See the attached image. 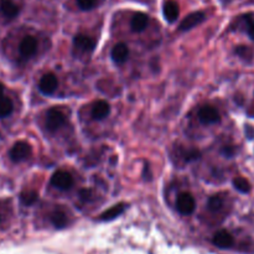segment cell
<instances>
[{
  "instance_id": "6",
  "label": "cell",
  "mask_w": 254,
  "mask_h": 254,
  "mask_svg": "<svg viewBox=\"0 0 254 254\" xmlns=\"http://www.w3.org/2000/svg\"><path fill=\"white\" fill-rule=\"evenodd\" d=\"M57 86H59V81H57V77L54 73L44 74L42 78L40 79V91L44 94H52L56 91Z\"/></svg>"
},
{
  "instance_id": "1",
  "label": "cell",
  "mask_w": 254,
  "mask_h": 254,
  "mask_svg": "<svg viewBox=\"0 0 254 254\" xmlns=\"http://www.w3.org/2000/svg\"><path fill=\"white\" fill-rule=\"evenodd\" d=\"M9 155L14 163H21V161L29 159V156L31 155V146L25 141H17L10 149Z\"/></svg>"
},
{
  "instance_id": "18",
  "label": "cell",
  "mask_w": 254,
  "mask_h": 254,
  "mask_svg": "<svg viewBox=\"0 0 254 254\" xmlns=\"http://www.w3.org/2000/svg\"><path fill=\"white\" fill-rule=\"evenodd\" d=\"M12 108H14L12 102L7 97L0 98V118H5V117L10 116L12 112Z\"/></svg>"
},
{
  "instance_id": "26",
  "label": "cell",
  "mask_w": 254,
  "mask_h": 254,
  "mask_svg": "<svg viewBox=\"0 0 254 254\" xmlns=\"http://www.w3.org/2000/svg\"><path fill=\"white\" fill-rule=\"evenodd\" d=\"M198 156H200V154H198V151H196V150L188 151V153L185 154V159H186V160H188V161L196 160V159H198Z\"/></svg>"
},
{
  "instance_id": "9",
  "label": "cell",
  "mask_w": 254,
  "mask_h": 254,
  "mask_svg": "<svg viewBox=\"0 0 254 254\" xmlns=\"http://www.w3.org/2000/svg\"><path fill=\"white\" fill-rule=\"evenodd\" d=\"M0 10L7 20H12L19 15L20 5L14 0H1L0 1Z\"/></svg>"
},
{
  "instance_id": "29",
  "label": "cell",
  "mask_w": 254,
  "mask_h": 254,
  "mask_svg": "<svg viewBox=\"0 0 254 254\" xmlns=\"http://www.w3.org/2000/svg\"><path fill=\"white\" fill-rule=\"evenodd\" d=\"M1 221H2V217H1V215H0V223H1Z\"/></svg>"
},
{
  "instance_id": "7",
  "label": "cell",
  "mask_w": 254,
  "mask_h": 254,
  "mask_svg": "<svg viewBox=\"0 0 254 254\" xmlns=\"http://www.w3.org/2000/svg\"><path fill=\"white\" fill-rule=\"evenodd\" d=\"M37 50V41L34 36H25L22 39V41L20 42V46H19V51L21 54V56L29 57L34 56L35 52Z\"/></svg>"
},
{
  "instance_id": "27",
  "label": "cell",
  "mask_w": 254,
  "mask_h": 254,
  "mask_svg": "<svg viewBox=\"0 0 254 254\" xmlns=\"http://www.w3.org/2000/svg\"><path fill=\"white\" fill-rule=\"evenodd\" d=\"M223 154H226L227 156H232L235 154V149H233V146H225Z\"/></svg>"
},
{
  "instance_id": "10",
  "label": "cell",
  "mask_w": 254,
  "mask_h": 254,
  "mask_svg": "<svg viewBox=\"0 0 254 254\" xmlns=\"http://www.w3.org/2000/svg\"><path fill=\"white\" fill-rule=\"evenodd\" d=\"M212 242L213 245L217 246L218 248H230L233 246V237L230 232L227 231L222 230V231H218L212 238Z\"/></svg>"
},
{
  "instance_id": "22",
  "label": "cell",
  "mask_w": 254,
  "mask_h": 254,
  "mask_svg": "<svg viewBox=\"0 0 254 254\" xmlns=\"http://www.w3.org/2000/svg\"><path fill=\"white\" fill-rule=\"evenodd\" d=\"M236 54L242 59L248 60V61L253 59V50L248 46H238L236 49Z\"/></svg>"
},
{
  "instance_id": "20",
  "label": "cell",
  "mask_w": 254,
  "mask_h": 254,
  "mask_svg": "<svg viewBox=\"0 0 254 254\" xmlns=\"http://www.w3.org/2000/svg\"><path fill=\"white\" fill-rule=\"evenodd\" d=\"M233 186L242 193H248L251 191V184L245 178H236L233 180Z\"/></svg>"
},
{
  "instance_id": "4",
  "label": "cell",
  "mask_w": 254,
  "mask_h": 254,
  "mask_svg": "<svg viewBox=\"0 0 254 254\" xmlns=\"http://www.w3.org/2000/svg\"><path fill=\"white\" fill-rule=\"evenodd\" d=\"M64 122H66V117H64V114L60 109H50L46 118V127L50 131H55L59 128H61L64 124Z\"/></svg>"
},
{
  "instance_id": "15",
  "label": "cell",
  "mask_w": 254,
  "mask_h": 254,
  "mask_svg": "<svg viewBox=\"0 0 254 254\" xmlns=\"http://www.w3.org/2000/svg\"><path fill=\"white\" fill-rule=\"evenodd\" d=\"M179 14H180V9H179L178 2L170 0L164 5V16L166 17L169 22L175 21L179 17Z\"/></svg>"
},
{
  "instance_id": "19",
  "label": "cell",
  "mask_w": 254,
  "mask_h": 254,
  "mask_svg": "<svg viewBox=\"0 0 254 254\" xmlns=\"http://www.w3.org/2000/svg\"><path fill=\"white\" fill-rule=\"evenodd\" d=\"M20 200H21V202L24 203V205L31 206L39 200V195H37L35 191H24V192H21V195H20Z\"/></svg>"
},
{
  "instance_id": "12",
  "label": "cell",
  "mask_w": 254,
  "mask_h": 254,
  "mask_svg": "<svg viewBox=\"0 0 254 254\" xmlns=\"http://www.w3.org/2000/svg\"><path fill=\"white\" fill-rule=\"evenodd\" d=\"M111 113V107L107 103L106 101H97L96 103L93 104V108H92V117L94 119H98V121H102L106 117L109 116Z\"/></svg>"
},
{
  "instance_id": "14",
  "label": "cell",
  "mask_w": 254,
  "mask_h": 254,
  "mask_svg": "<svg viewBox=\"0 0 254 254\" xmlns=\"http://www.w3.org/2000/svg\"><path fill=\"white\" fill-rule=\"evenodd\" d=\"M148 21H149L148 15L144 14V12H136V14L133 16V19H131V22H130L131 30L135 32H141L146 26H148Z\"/></svg>"
},
{
  "instance_id": "17",
  "label": "cell",
  "mask_w": 254,
  "mask_h": 254,
  "mask_svg": "<svg viewBox=\"0 0 254 254\" xmlns=\"http://www.w3.org/2000/svg\"><path fill=\"white\" fill-rule=\"evenodd\" d=\"M51 222L56 228H64L67 225V217L62 211H55L51 215Z\"/></svg>"
},
{
  "instance_id": "23",
  "label": "cell",
  "mask_w": 254,
  "mask_h": 254,
  "mask_svg": "<svg viewBox=\"0 0 254 254\" xmlns=\"http://www.w3.org/2000/svg\"><path fill=\"white\" fill-rule=\"evenodd\" d=\"M223 206V200L220 196H212V197L208 200V208L211 211H218L221 210Z\"/></svg>"
},
{
  "instance_id": "21",
  "label": "cell",
  "mask_w": 254,
  "mask_h": 254,
  "mask_svg": "<svg viewBox=\"0 0 254 254\" xmlns=\"http://www.w3.org/2000/svg\"><path fill=\"white\" fill-rule=\"evenodd\" d=\"M243 22H245L246 30H247V34L250 35L251 39L254 40V16L252 14H247L245 16H242Z\"/></svg>"
},
{
  "instance_id": "25",
  "label": "cell",
  "mask_w": 254,
  "mask_h": 254,
  "mask_svg": "<svg viewBox=\"0 0 254 254\" xmlns=\"http://www.w3.org/2000/svg\"><path fill=\"white\" fill-rule=\"evenodd\" d=\"M79 197H81L83 201H91L92 198H93V192H92L91 190L84 189V190L79 191Z\"/></svg>"
},
{
  "instance_id": "2",
  "label": "cell",
  "mask_w": 254,
  "mask_h": 254,
  "mask_svg": "<svg viewBox=\"0 0 254 254\" xmlns=\"http://www.w3.org/2000/svg\"><path fill=\"white\" fill-rule=\"evenodd\" d=\"M196 202L192 195L189 192H183L176 198V208L183 215H191L195 211Z\"/></svg>"
},
{
  "instance_id": "28",
  "label": "cell",
  "mask_w": 254,
  "mask_h": 254,
  "mask_svg": "<svg viewBox=\"0 0 254 254\" xmlns=\"http://www.w3.org/2000/svg\"><path fill=\"white\" fill-rule=\"evenodd\" d=\"M2 97H4V86L0 83V98H2Z\"/></svg>"
},
{
  "instance_id": "13",
  "label": "cell",
  "mask_w": 254,
  "mask_h": 254,
  "mask_svg": "<svg viewBox=\"0 0 254 254\" xmlns=\"http://www.w3.org/2000/svg\"><path fill=\"white\" fill-rule=\"evenodd\" d=\"M129 56V49L126 44L121 42V44H117L116 46L112 50V59L116 64H123L127 61Z\"/></svg>"
},
{
  "instance_id": "11",
  "label": "cell",
  "mask_w": 254,
  "mask_h": 254,
  "mask_svg": "<svg viewBox=\"0 0 254 254\" xmlns=\"http://www.w3.org/2000/svg\"><path fill=\"white\" fill-rule=\"evenodd\" d=\"M73 44L76 49L84 52L92 51V50L94 49V46H96V41H94L91 36H87V35L83 34H79L77 35V36H74Z\"/></svg>"
},
{
  "instance_id": "16",
  "label": "cell",
  "mask_w": 254,
  "mask_h": 254,
  "mask_svg": "<svg viewBox=\"0 0 254 254\" xmlns=\"http://www.w3.org/2000/svg\"><path fill=\"white\" fill-rule=\"evenodd\" d=\"M124 203H118V205L113 206V207H111L109 210H107L106 212H103L101 215V220L102 221H111V220H114V218L118 217L119 215H122L124 211Z\"/></svg>"
},
{
  "instance_id": "3",
  "label": "cell",
  "mask_w": 254,
  "mask_h": 254,
  "mask_svg": "<svg viewBox=\"0 0 254 254\" xmlns=\"http://www.w3.org/2000/svg\"><path fill=\"white\" fill-rule=\"evenodd\" d=\"M51 184L60 190H69L73 185V179H72L71 174H68L67 171L60 170L52 175Z\"/></svg>"
},
{
  "instance_id": "24",
  "label": "cell",
  "mask_w": 254,
  "mask_h": 254,
  "mask_svg": "<svg viewBox=\"0 0 254 254\" xmlns=\"http://www.w3.org/2000/svg\"><path fill=\"white\" fill-rule=\"evenodd\" d=\"M77 4L82 10H92L98 5V0H77Z\"/></svg>"
},
{
  "instance_id": "5",
  "label": "cell",
  "mask_w": 254,
  "mask_h": 254,
  "mask_svg": "<svg viewBox=\"0 0 254 254\" xmlns=\"http://www.w3.org/2000/svg\"><path fill=\"white\" fill-rule=\"evenodd\" d=\"M198 118L203 124H216L221 121L220 113L212 106H203L198 112Z\"/></svg>"
},
{
  "instance_id": "8",
  "label": "cell",
  "mask_w": 254,
  "mask_h": 254,
  "mask_svg": "<svg viewBox=\"0 0 254 254\" xmlns=\"http://www.w3.org/2000/svg\"><path fill=\"white\" fill-rule=\"evenodd\" d=\"M203 20H205V14H203L202 11L192 12V14H190L189 16H186L185 19L183 20V22L180 24L179 29H180L181 31H188V30H191L192 27L200 25Z\"/></svg>"
}]
</instances>
